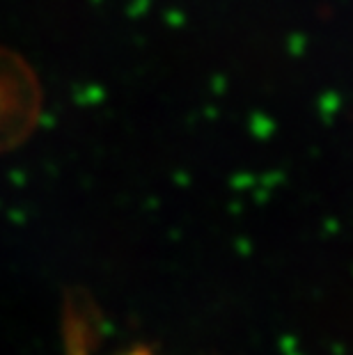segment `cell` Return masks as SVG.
<instances>
[{
    "label": "cell",
    "mask_w": 353,
    "mask_h": 355,
    "mask_svg": "<svg viewBox=\"0 0 353 355\" xmlns=\"http://www.w3.org/2000/svg\"><path fill=\"white\" fill-rule=\"evenodd\" d=\"M131 355H147L145 351H136V353H131Z\"/></svg>",
    "instance_id": "cell-1"
}]
</instances>
